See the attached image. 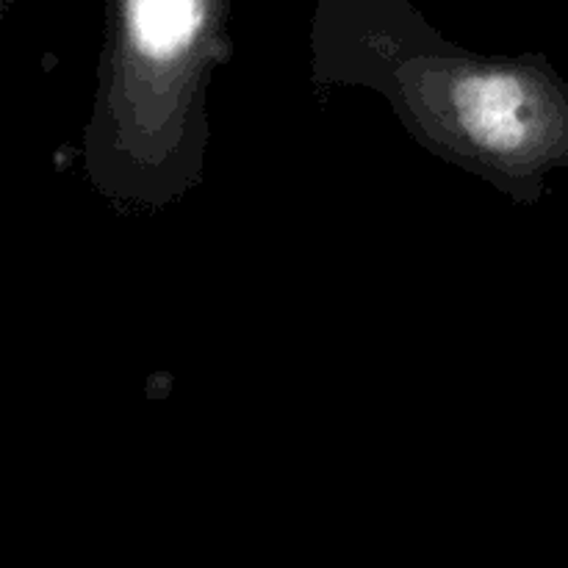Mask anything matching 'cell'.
<instances>
[{
    "instance_id": "6da1fadb",
    "label": "cell",
    "mask_w": 568,
    "mask_h": 568,
    "mask_svg": "<svg viewBox=\"0 0 568 568\" xmlns=\"http://www.w3.org/2000/svg\"><path fill=\"white\" fill-rule=\"evenodd\" d=\"M205 0H125L122 67L131 87L175 92L197 67Z\"/></svg>"
}]
</instances>
